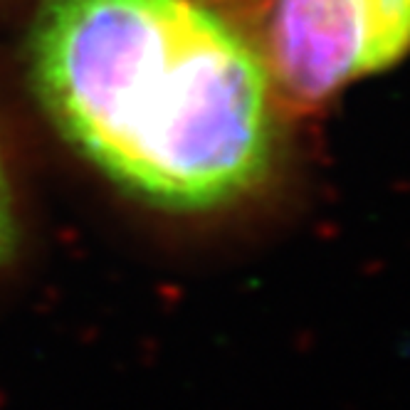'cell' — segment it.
<instances>
[{"label":"cell","instance_id":"cell-1","mask_svg":"<svg viewBox=\"0 0 410 410\" xmlns=\"http://www.w3.org/2000/svg\"><path fill=\"white\" fill-rule=\"evenodd\" d=\"M30 67L64 136L148 203L213 211L272 171L262 55L203 0H45Z\"/></svg>","mask_w":410,"mask_h":410},{"label":"cell","instance_id":"cell-2","mask_svg":"<svg viewBox=\"0 0 410 410\" xmlns=\"http://www.w3.org/2000/svg\"><path fill=\"white\" fill-rule=\"evenodd\" d=\"M410 52V0H277L262 62L274 97L316 109Z\"/></svg>","mask_w":410,"mask_h":410},{"label":"cell","instance_id":"cell-3","mask_svg":"<svg viewBox=\"0 0 410 410\" xmlns=\"http://www.w3.org/2000/svg\"><path fill=\"white\" fill-rule=\"evenodd\" d=\"M10 245V198H8V183L3 166H0V260L6 257Z\"/></svg>","mask_w":410,"mask_h":410}]
</instances>
